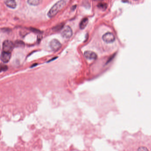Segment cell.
I'll use <instances>...</instances> for the list:
<instances>
[{
  "instance_id": "1",
  "label": "cell",
  "mask_w": 151,
  "mask_h": 151,
  "mask_svg": "<svg viewBox=\"0 0 151 151\" xmlns=\"http://www.w3.org/2000/svg\"><path fill=\"white\" fill-rule=\"evenodd\" d=\"M66 2L64 0H60L57 2L50 9L47 13L48 16L50 18H52L55 16L65 6Z\"/></svg>"
},
{
  "instance_id": "2",
  "label": "cell",
  "mask_w": 151,
  "mask_h": 151,
  "mask_svg": "<svg viewBox=\"0 0 151 151\" xmlns=\"http://www.w3.org/2000/svg\"><path fill=\"white\" fill-rule=\"evenodd\" d=\"M14 44L9 40H6L3 43V51L11 53L14 47Z\"/></svg>"
},
{
  "instance_id": "3",
  "label": "cell",
  "mask_w": 151,
  "mask_h": 151,
  "mask_svg": "<svg viewBox=\"0 0 151 151\" xmlns=\"http://www.w3.org/2000/svg\"><path fill=\"white\" fill-rule=\"evenodd\" d=\"M62 37L68 39L71 37L73 35V31L69 26H66L64 27V29L61 33Z\"/></svg>"
},
{
  "instance_id": "4",
  "label": "cell",
  "mask_w": 151,
  "mask_h": 151,
  "mask_svg": "<svg viewBox=\"0 0 151 151\" xmlns=\"http://www.w3.org/2000/svg\"><path fill=\"white\" fill-rule=\"evenodd\" d=\"M102 39L104 42L110 44L114 41L115 40V37L112 33H107L103 36Z\"/></svg>"
},
{
  "instance_id": "5",
  "label": "cell",
  "mask_w": 151,
  "mask_h": 151,
  "mask_svg": "<svg viewBox=\"0 0 151 151\" xmlns=\"http://www.w3.org/2000/svg\"><path fill=\"white\" fill-rule=\"evenodd\" d=\"M50 46L53 51H58V50L60 49L62 46V45L58 40L56 39H54L53 40H51L50 42Z\"/></svg>"
},
{
  "instance_id": "6",
  "label": "cell",
  "mask_w": 151,
  "mask_h": 151,
  "mask_svg": "<svg viewBox=\"0 0 151 151\" xmlns=\"http://www.w3.org/2000/svg\"><path fill=\"white\" fill-rule=\"evenodd\" d=\"M11 57V53L3 51L1 54V60L4 63L9 62Z\"/></svg>"
},
{
  "instance_id": "7",
  "label": "cell",
  "mask_w": 151,
  "mask_h": 151,
  "mask_svg": "<svg viewBox=\"0 0 151 151\" xmlns=\"http://www.w3.org/2000/svg\"><path fill=\"white\" fill-rule=\"evenodd\" d=\"M84 56L88 59H96L97 58V55L93 51H87L85 52Z\"/></svg>"
},
{
  "instance_id": "8",
  "label": "cell",
  "mask_w": 151,
  "mask_h": 151,
  "mask_svg": "<svg viewBox=\"0 0 151 151\" xmlns=\"http://www.w3.org/2000/svg\"><path fill=\"white\" fill-rule=\"evenodd\" d=\"M5 3L8 7L12 9H15L17 6L15 0H6Z\"/></svg>"
},
{
  "instance_id": "9",
  "label": "cell",
  "mask_w": 151,
  "mask_h": 151,
  "mask_svg": "<svg viewBox=\"0 0 151 151\" xmlns=\"http://www.w3.org/2000/svg\"><path fill=\"white\" fill-rule=\"evenodd\" d=\"M88 23V19L87 18H84L80 22L79 24V27L80 29H84L87 25Z\"/></svg>"
},
{
  "instance_id": "10",
  "label": "cell",
  "mask_w": 151,
  "mask_h": 151,
  "mask_svg": "<svg viewBox=\"0 0 151 151\" xmlns=\"http://www.w3.org/2000/svg\"><path fill=\"white\" fill-rule=\"evenodd\" d=\"M41 2L42 0H27V3L28 4L33 6H38Z\"/></svg>"
},
{
  "instance_id": "11",
  "label": "cell",
  "mask_w": 151,
  "mask_h": 151,
  "mask_svg": "<svg viewBox=\"0 0 151 151\" xmlns=\"http://www.w3.org/2000/svg\"><path fill=\"white\" fill-rule=\"evenodd\" d=\"M15 46L17 47H22L24 46V43L21 40H16L14 44Z\"/></svg>"
},
{
  "instance_id": "12",
  "label": "cell",
  "mask_w": 151,
  "mask_h": 151,
  "mask_svg": "<svg viewBox=\"0 0 151 151\" xmlns=\"http://www.w3.org/2000/svg\"><path fill=\"white\" fill-rule=\"evenodd\" d=\"M107 4L104 3H101L98 4V8L100 9H101V10H106L107 9Z\"/></svg>"
},
{
  "instance_id": "13",
  "label": "cell",
  "mask_w": 151,
  "mask_h": 151,
  "mask_svg": "<svg viewBox=\"0 0 151 151\" xmlns=\"http://www.w3.org/2000/svg\"><path fill=\"white\" fill-rule=\"evenodd\" d=\"M63 27H64V24H61L60 25H58L55 26L53 29L55 31H58L62 29Z\"/></svg>"
},
{
  "instance_id": "14",
  "label": "cell",
  "mask_w": 151,
  "mask_h": 151,
  "mask_svg": "<svg viewBox=\"0 0 151 151\" xmlns=\"http://www.w3.org/2000/svg\"><path fill=\"white\" fill-rule=\"evenodd\" d=\"M29 30L30 31H32V32H33V33H39V34L41 33V32L40 30H38V29H37V28H33V27H31V28H30Z\"/></svg>"
},
{
  "instance_id": "15",
  "label": "cell",
  "mask_w": 151,
  "mask_h": 151,
  "mask_svg": "<svg viewBox=\"0 0 151 151\" xmlns=\"http://www.w3.org/2000/svg\"><path fill=\"white\" fill-rule=\"evenodd\" d=\"M8 69V67L6 65H2L1 68V71H6Z\"/></svg>"
},
{
  "instance_id": "16",
  "label": "cell",
  "mask_w": 151,
  "mask_h": 151,
  "mask_svg": "<svg viewBox=\"0 0 151 151\" xmlns=\"http://www.w3.org/2000/svg\"><path fill=\"white\" fill-rule=\"evenodd\" d=\"M138 151H148L149 149H147V148L145 147H139L137 149Z\"/></svg>"
},
{
  "instance_id": "17",
  "label": "cell",
  "mask_w": 151,
  "mask_h": 151,
  "mask_svg": "<svg viewBox=\"0 0 151 151\" xmlns=\"http://www.w3.org/2000/svg\"><path fill=\"white\" fill-rule=\"evenodd\" d=\"M76 6H73V7H72V9L73 10H74V9H76Z\"/></svg>"
},
{
  "instance_id": "18",
  "label": "cell",
  "mask_w": 151,
  "mask_h": 151,
  "mask_svg": "<svg viewBox=\"0 0 151 151\" xmlns=\"http://www.w3.org/2000/svg\"><path fill=\"white\" fill-rule=\"evenodd\" d=\"M134 1H137V0H134Z\"/></svg>"
}]
</instances>
